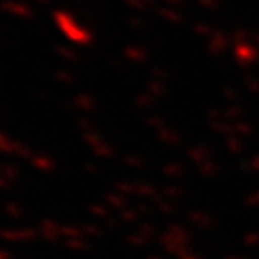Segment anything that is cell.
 Masks as SVG:
<instances>
[{
    "label": "cell",
    "mask_w": 259,
    "mask_h": 259,
    "mask_svg": "<svg viewBox=\"0 0 259 259\" xmlns=\"http://www.w3.org/2000/svg\"><path fill=\"white\" fill-rule=\"evenodd\" d=\"M58 19L62 21V31H64L65 35L69 38H84V27H81L75 18L71 16V12H60V16Z\"/></svg>",
    "instance_id": "1"
}]
</instances>
